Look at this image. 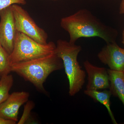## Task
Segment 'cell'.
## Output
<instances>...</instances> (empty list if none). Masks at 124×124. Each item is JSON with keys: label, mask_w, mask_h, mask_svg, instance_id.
<instances>
[{"label": "cell", "mask_w": 124, "mask_h": 124, "mask_svg": "<svg viewBox=\"0 0 124 124\" xmlns=\"http://www.w3.org/2000/svg\"><path fill=\"white\" fill-rule=\"evenodd\" d=\"M8 53L2 47L0 48V75H8L11 71Z\"/></svg>", "instance_id": "obj_13"}, {"label": "cell", "mask_w": 124, "mask_h": 124, "mask_svg": "<svg viewBox=\"0 0 124 124\" xmlns=\"http://www.w3.org/2000/svg\"><path fill=\"white\" fill-rule=\"evenodd\" d=\"M0 39L2 46L9 54L12 53L17 31L11 6L0 11Z\"/></svg>", "instance_id": "obj_6"}, {"label": "cell", "mask_w": 124, "mask_h": 124, "mask_svg": "<svg viewBox=\"0 0 124 124\" xmlns=\"http://www.w3.org/2000/svg\"><path fill=\"white\" fill-rule=\"evenodd\" d=\"M2 47V46H1V42L0 39V48Z\"/></svg>", "instance_id": "obj_19"}, {"label": "cell", "mask_w": 124, "mask_h": 124, "mask_svg": "<svg viewBox=\"0 0 124 124\" xmlns=\"http://www.w3.org/2000/svg\"><path fill=\"white\" fill-rule=\"evenodd\" d=\"M122 43L124 45V30L123 31L122 34Z\"/></svg>", "instance_id": "obj_18"}, {"label": "cell", "mask_w": 124, "mask_h": 124, "mask_svg": "<svg viewBox=\"0 0 124 124\" xmlns=\"http://www.w3.org/2000/svg\"><path fill=\"white\" fill-rule=\"evenodd\" d=\"M11 67V71L31 82L38 91L47 94L44 83L51 73L64 66L62 59L54 51L44 57L13 64Z\"/></svg>", "instance_id": "obj_2"}, {"label": "cell", "mask_w": 124, "mask_h": 124, "mask_svg": "<svg viewBox=\"0 0 124 124\" xmlns=\"http://www.w3.org/2000/svg\"><path fill=\"white\" fill-rule=\"evenodd\" d=\"M102 63L113 70L124 72V49L114 42L106 43L98 54Z\"/></svg>", "instance_id": "obj_7"}, {"label": "cell", "mask_w": 124, "mask_h": 124, "mask_svg": "<svg viewBox=\"0 0 124 124\" xmlns=\"http://www.w3.org/2000/svg\"><path fill=\"white\" fill-rule=\"evenodd\" d=\"M52 0V1H57V0Z\"/></svg>", "instance_id": "obj_20"}, {"label": "cell", "mask_w": 124, "mask_h": 124, "mask_svg": "<svg viewBox=\"0 0 124 124\" xmlns=\"http://www.w3.org/2000/svg\"><path fill=\"white\" fill-rule=\"evenodd\" d=\"M119 13L120 14H124V0H122L120 5L119 8Z\"/></svg>", "instance_id": "obj_17"}, {"label": "cell", "mask_w": 124, "mask_h": 124, "mask_svg": "<svg viewBox=\"0 0 124 124\" xmlns=\"http://www.w3.org/2000/svg\"><path fill=\"white\" fill-rule=\"evenodd\" d=\"M81 46L65 40H58L54 52L62 59L69 83V95L74 96L82 89L86 73L78 61Z\"/></svg>", "instance_id": "obj_3"}, {"label": "cell", "mask_w": 124, "mask_h": 124, "mask_svg": "<svg viewBox=\"0 0 124 124\" xmlns=\"http://www.w3.org/2000/svg\"><path fill=\"white\" fill-rule=\"evenodd\" d=\"M26 0H0V11L14 4L25 5Z\"/></svg>", "instance_id": "obj_15"}, {"label": "cell", "mask_w": 124, "mask_h": 124, "mask_svg": "<svg viewBox=\"0 0 124 124\" xmlns=\"http://www.w3.org/2000/svg\"><path fill=\"white\" fill-rule=\"evenodd\" d=\"M55 47L56 45L53 42L41 44L17 31L13 49L9 55L10 66L48 55L54 52Z\"/></svg>", "instance_id": "obj_4"}, {"label": "cell", "mask_w": 124, "mask_h": 124, "mask_svg": "<svg viewBox=\"0 0 124 124\" xmlns=\"http://www.w3.org/2000/svg\"><path fill=\"white\" fill-rule=\"evenodd\" d=\"M1 76L0 75V79L1 78Z\"/></svg>", "instance_id": "obj_21"}, {"label": "cell", "mask_w": 124, "mask_h": 124, "mask_svg": "<svg viewBox=\"0 0 124 124\" xmlns=\"http://www.w3.org/2000/svg\"><path fill=\"white\" fill-rule=\"evenodd\" d=\"M35 107V103L32 101H28L24 106L23 115L21 117L18 124H26L30 118L31 112Z\"/></svg>", "instance_id": "obj_14"}, {"label": "cell", "mask_w": 124, "mask_h": 124, "mask_svg": "<svg viewBox=\"0 0 124 124\" xmlns=\"http://www.w3.org/2000/svg\"><path fill=\"white\" fill-rule=\"evenodd\" d=\"M16 123L14 121L5 119L0 117V124H15Z\"/></svg>", "instance_id": "obj_16"}, {"label": "cell", "mask_w": 124, "mask_h": 124, "mask_svg": "<svg viewBox=\"0 0 124 124\" xmlns=\"http://www.w3.org/2000/svg\"><path fill=\"white\" fill-rule=\"evenodd\" d=\"M109 91L112 95L119 98L124 106V72L107 69Z\"/></svg>", "instance_id": "obj_10"}, {"label": "cell", "mask_w": 124, "mask_h": 124, "mask_svg": "<svg viewBox=\"0 0 124 124\" xmlns=\"http://www.w3.org/2000/svg\"><path fill=\"white\" fill-rule=\"evenodd\" d=\"M84 93L85 94L93 99L95 101L99 102L101 104L104 105L107 109L113 124H117L110 108V98L112 94L109 90L105 89L103 91H99L98 90H85Z\"/></svg>", "instance_id": "obj_11"}, {"label": "cell", "mask_w": 124, "mask_h": 124, "mask_svg": "<svg viewBox=\"0 0 124 124\" xmlns=\"http://www.w3.org/2000/svg\"><path fill=\"white\" fill-rule=\"evenodd\" d=\"M60 26L69 34L71 43L75 44L80 38L97 37L106 43L115 42L117 32L106 25L88 10L82 9L62 18Z\"/></svg>", "instance_id": "obj_1"}, {"label": "cell", "mask_w": 124, "mask_h": 124, "mask_svg": "<svg viewBox=\"0 0 124 124\" xmlns=\"http://www.w3.org/2000/svg\"><path fill=\"white\" fill-rule=\"evenodd\" d=\"M14 78L11 75L2 76L0 79V105L10 94L9 92L13 85Z\"/></svg>", "instance_id": "obj_12"}, {"label": "cell", "mask_w": 124, "mask_h": 124, "mask_svg": "<svg viewBox=\"0 0 124 124\" xmlns=\"http://www.w3.org/2000/svg\"><path fill=\"white\" fill-rule=\"evenodd\" d=\"M29 93L25 91L14 92L0 105V117L17 122L19 108L28 101Z\"/></svg>", "instance_id": "obj_8"}, {"label": "cell", "mask_w": 124, "mask_h": 124, "mask_svg": "<svg viewBox=\"0 0 124 124\" xmlns=\"http://www.w3.org/2000/svg\"><path fill=\"white\" fill-rule=\"evenodd\" d=\"M11 7L17 31L41 44H47V33L36 24L28 12L19 5L14 4Z\"/></svg>", "instance_id": "obj_5"}, {"label": "cell", "mask_w": 124, "mask_h": 124, "mask_svg": "<svg viewBox=\"0 0 124 124\" xmlns=\"http://www.w3.org/2000/svg\"><path fill=\"white\" fill-rule=\"evenodd\" d=\"M84 65L88 75L86 90L109 89L110 82L107 69L94 66L87 60L84 62Z\"/></svg>", "instance_id": "obj_9"}]
</instances>
